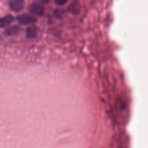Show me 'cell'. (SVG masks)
<instances>
[{
	"mask_svg": "<svg viewBox=\"0 0 148 148\" xmlns=\"http://www.w3.org/2000/svg\"><path fill=\"white\" fill-rule=\"evenodd\" d=\"M17 21L20 24L23 25H33L37 21V19L34 16L30 14H22L17 17Z\"/></svg>",
	"mask_w": 148,
	"mask_h": 148,
	"instance_id": "obj_1",
	"label": "cell"
},
{
	"mask_svg": "<svg viewBox=\"0 0 148 148\" xmlns=\"http://www.w3.org/2000/svg\"><path fill=\"white\" fill-rule=\"evenodd\" d=\"M9 6L12 11L17 12L24 8L25 0H10Z\"/></svg>",
	"mask_w": 148,
	"mask_h": 148,
	"instance_id": "obj_2",
	"label": "cell"
},
{
	"mask_svg": "<svg viewBox=\"0 0 148 148\" xmlns=\"http://www.w3.org/2000/svg\"><path fill=\"white\" fill-rule=\"evenodd\" d=\"M29 10L32 14H35L37 16H42L44 13V8L41 4L38 3L33 2L30 4V5L28 7Z\"/></svg>",
	"mask_w": 148,
	"mask_h": 148,
	"instance_id": "obj_3",
	"label": "cell"
},
{
	"mask_svg": "<svg viewBox=\"0 0 148 148\" xmlns=\"http://www.w3.org/2000/svg\"><path fill=\"white\" fill-rule=\"evenodd\" d=\"M80 4H79V1H77V0H74V1L71 3L70 5L69 6V7H68V11L73 14H78L80 12Z\"/></svg>",
	"mask_w": 148,
	"mask_h": 148,
	"instance_id": "obj_4",
	"label": "cell"
},
{
	"mask_svg": "<svg viewBox=\"0 0 148 148\" xmlns=\"http://www.w3.org/2000/svg\"><path fill=\"white\" fill-rule=\"evenodd\" d=\"M20 28L17 25H13L5 30V35L8 36H16L20 33Z\"/></svg>",
	"mask_w": 148,
	"mask_h": 148,
	"instance_id": "obj_5",
	"label": "cell"
},
{
	"mask_svg": "<svg viewBox=\"0 0 148 148\" xmlns=\"http://www.w3.org/2000/svg\"><path fill=\"white\" fill-rule=\"evenodd\" d=\"M14 17L10 15V14H7V15L4 16V17H3L1 19V21H0L1 27H4L10 25H11L12 23L14 22Z\"/></svg>",
	"mask_w": 148,
	"mask_h": 148,
	"instance_id": "obj_6",
	"label": "cell"
},
{
	"mask_svg": "<svg viewBox=\"0 0 148 148\" xmlns=\"http://www.w3.org/2000/svg\"><path fill=\"white\" fill-rule=\"evenodd\" d=\"M37 33L38 29L35 26H30L25 30V35L27 38H34L37 36Z\"/></svg>",
	"mask_w": 148,
	"mask_h": 148,
	"instance_id": "obj_7",
	"label": "cell"
},
{
	"mask_svg": "<svg viewBox=\"0 0 148 148\" xmlns=\"http://www.w3.org/2000/svg\"><path fill=\"white\" fill-rule=\"evenodd\" d=\"M68 1H69V0H54L55 3H56L57 5L59 6L64 5V4H66Z\"/></svg>",
	"mask_w": 148,
	"mask_h": 148,
	"instance_id": "obj_8",
	"label": "cell"
},
{
	"mask_svg": "<svg viewBox=\"0 0 148 148\" xmlns=\"http://www.w3.org/2000/svg\"><path fill=\"white\" fill-rule=\"evenodd\" d=\"M37 1H40L42 3H44V4H48L49 2V0H37Z\"/></svg>",
	"mask_w": 148,
	"mask_h": 148,
	"instance_id": "obj_9",
	"label": "cell"
}]
</instances>
